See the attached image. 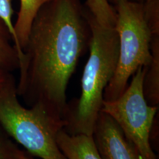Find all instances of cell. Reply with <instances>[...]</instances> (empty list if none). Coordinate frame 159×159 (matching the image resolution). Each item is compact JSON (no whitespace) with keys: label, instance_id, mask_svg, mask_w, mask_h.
<instances>
[{"label":"cell","instance_id":"5b68a950","mask_svg":"<svg viewBox=\"0 0 159 159\" xmlns=\"http://www.w3.org/2000/svg\"><path fill=\"white\" fill-rule=\"evenodd\" d=\"M145 71L146 66L139 68L123 94L113 101H104L101 111L116 122L142 159H157L150 136L158 107L149 105L144 98L143 78Z\"/></svg>","mask_w":159,"mask_h":159},{"label":"cell","instance_id":"6da1fadb","mask_svg":"<svg viewBox=\"0 0 159 159\" xmlns=\"http://www.w3.org/2000/svg\"><path fill=\"white\" fill-rule=\"evenodd\" d=\"M91 39L88 13L80 0H50L31 25L19 67L17 94L27 106L39 104L63 122L66 90Z\"/></svg>","mask_w":159,"mask_h":159},{"label":"cell","instance_id":"9a60e30c","mask_svg":"<svg viewBox=\"0 0 159 159\" xmlns=\"http://www.w3.org/2000/svg\"><path fill=\"white\" fill-rule=\"evenodd\" d=\"M10 74H11V72L6 71L5 70H3V69H0V85L5 82L6 79L7 78V77L10 75Z\"/></svg>","mask_w":159,"mask_h":159},{"label":"cell","instance_id":"8992f818","mask_svg":"<svg viewBox=\"0 0 159 159\" xmlns=\"http://www.w3.org/2000/svg\"><path fill=\"white\" fill-rule=\"evenodd\" d=\"M92 136L102 159H142L135 145L106 113L100 112Z\"/></svg>","mask_w":159,"mask_h":159},{"label":"cell","instance_id":"2e32d148","mask_svg":"<svg viewBox=\"0 0 159 159\" xmlns=\"http://www.w3.org/2000/svg\"><path fill=\"white\" fill-rule=\"evenodd\" d=\"M21 159H34L33 158V156H32L31 155H30L28 152H27L25 150L24 151V153L22 155V158Z\"/></svg>","mask_w":159,"mask_h":159},{"label":"cell","instance_id":"4fadbf2b","mask_svg":"<svg viewBox=\"0 0 159 159\" xmlns=\"http://www.w3.org/2000/svg\"><path fill=\"white\" fill-rule=\"evenodd\" d=\"M24 151L0 125V159H21Z\"/></svg>","mask_w":159,"mask_h":159},{"label":"cell","instance_id":"ba28073f","mask_svg":"<svg viewBox=\"0 0 159 159\" xmlns=\"http://www.w3.org/2000/svg\"><path fill=\"white\" fill-rule=\"evenodd\" d=\"M152 58L143 78V93L149 105L159 104V35H155L151 43Z\"/></svg>","mask_w":159,"mask_h":159},{"label":"cell","instance_id":"3957f363","mask_svg":"<svg viewBox=\"0 0 159 159\" xmlns=\"http://www.w3.org/2000/svg\"><path fill=\"white\" fill-rule=\"evenodd\" d=\"M114 8L119 55L116 71L103 95L104 101L108 102L123 94L139 68L150 64L152 40L159 35V2L143 5L122 1Z\"/></svg>","mask_w":159,"mask_h":159},{"label":"cell","instance_id":"9c48e42d","mask_svg":"<svg viewBox=\"0 0 159 159\" xmlns=\"http://www.w3.org/2000/svg\"><path fill=\"white\" fill-rule=\"evenodd\" d=\"M50 0H20L19 10L14 24V30L22 50L27 43L33 19L42 6Z\"/></svg>","mask_w":159,"mask_h":159},{"label":"cell","instance_id":"30bf717a","mask_svg":"<svg viewBox=\"0 0 159 159\" xmlns=\"http://www.w3.org/2000/svg\"><path fill=\"white\" fill-rule=\"evenodd\" d=\"M19 60L11 35L0 19V69L13 72L19 69Z\"/></svg>","mask_w":159,"mask_h":159},{"label":"cell","instance_id":"7c38bea8","mask_svg":"<svg viewBox=\"0 0 159 159\" xmlns=\"http://www.w3.org/2000/svg\"><path fill=\"white\" fill-rule=\"evenodd\" d=\"M13 1H14V0H0V19L5 24L11 35L13 44H14L18 52L20 67L24 62L25 55H24L22 49L20 47L14 30V24L13 22V15L14 11L12 7Z\"/></svg>","mask_w":159,"mask_h":159},{"label":"cell","instance_id":"7a4b0ae2","mask_svg":"<svg viewBox=\"0 0 159 159\" xmlns=\"http://www.w3.org/2000/svg\"><path fill=\"white\" fill-rule=\"evenodd\" d=\"M88 19L89 56L83 71L80 97L67 103L63 116V130L71 135H93L102 111L105 90L118 61L119 39L114 27L100 25L89 13Z\"/></svg>","mask_w":159,"mask_h":159},{"label":"cell","instance_id":"5bb4252c","mask_svg":"<svg viewBox=\"0 0 159 159\" xmlns=\"http://www.w3.org/2000/svg\"><path fill=\"white\" fill-rule=\"evenodd\" d=\"M122 1L143 4V5H150V4L159 2V0H107V2H108L110 4L111 7H114L115 5H116L119 2Z\"/></svg>","mask_w":159,"mask_h":159},{"label":"cell","instance_id":"277c9868","mask_svg":"<svg viewBox=\"0 0 159 159\" xmlns=\"http://www.w3.org/2000/svg\"><path fill=\"white\" fill-rule=\"evenodd\" d=\"M0 125L32 156L66 159L56 142L57 133L63 129V122L52 118L41 105L24 106L12 73L0 85Z\"/></svg>","mask_w":159,"mask_h":159},{"label":"cell","instance_id":"8fae6325","mask_svg":"<svg viewBox=\"0 0 159 159\" xmlns=\"http://www.w3.org/2000/svg\"><path fill=\"white\" fill-rule=\"evenodd\" d=\"M89 13L99 25L104 27H114L116 12L107 0H85Z\"/></svg>","mask_w":159,"mask_h":159},{"label":"cell","instance_id":"52a82bcc","mask_svg":"<svg viewBox=\"0 0 159 159\" xmlns=\"http://www.w3.org/2000/svg\"><path fill=\"white\" fill-rule=\"evenodd\" d=\"M56 142L66 159H102L93 136L71 135L62 129L57 133Z\"/></svg>","mask_w":159,"mask_h":159}]
</instances>
